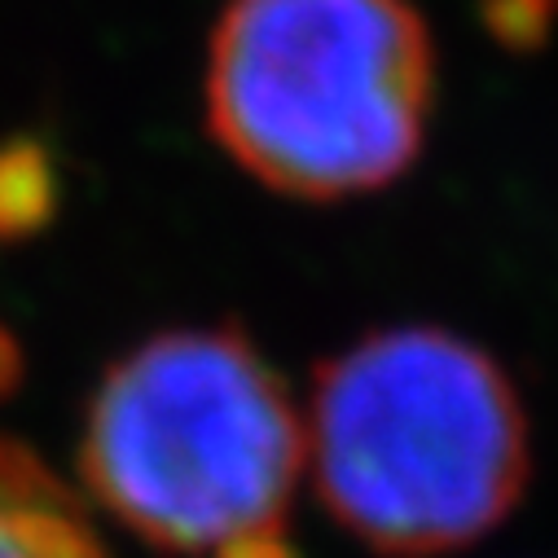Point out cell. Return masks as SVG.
I'll use <instances>...</instances> for the list:
<instances>
[{
    "mask_svg": "<svg viewBox=\"0 0 558 558\" xmlns=\"http://www.w3.org/2000/svg\"><path fill=\"white\" fill-rule=\"evenodd\" d=\"M80 484L163 558H300L304 409L238 322L172 326L101 374Z\"/></svg>",
    "mask_w": 558,
    "mask_h": 558,
    "instance_id": "6da1fadb",
    "label": "cell"
},
{
    "mask_svg": "<svg viewBox=\"0 0 558 558\" xmlns=\"http://www.w3.org/2000/svg\"><path fill=\"white\" fill-rule=\"evenodd\" d=\"M308 484L378 558H449L493 536L532 484L510 369L458 330L383 326L317 365Z\"/></svg>",
    "mask_w": 558,
    "mask_h": 558,
    "instance_id": "7a4b0ae2",
    "label": "cell"
},
{
    "mask_svg": "<svg viewBox=\"0 0 558 558\" xmlns=\"http://www.w3.org/2000/svg\"><path fill=\"white\" fill-rule=\"evenodd\" d=\"M203 101L216 146L264 190L343 203L423 155L436 45L413 0H229Z\"/></svg>",
    "mask_w": 558,
    "mask_h": 558,
    "instance_id": "3957f363",
    "label": "cell"
},
{
    "mask_svg": "<svg viewBox=\"0 0 558 558\" xmlns=\"http://www.w3.org/2000/svg\"><path fill=\"white\" fill-rule=\"evenodd\" d=\"M0 558H110L84 497L14 436H0Z\"/></svg>",
    "mask_w": 558,
    "mask_h": 558,
    "instance_id": "277c9868",
    "label": "cell"
},
{
    "mask_svg": "<svg viewBox=\"0 0 558 558\" xmlns=\"http://www.w3.org/2000/svg\"><path fill=\"white\" fill-rule=\"evenodd\" d=\"M53 155L32 136L0 142V242L36 238L58 211Z\"/></svg>",
    "mask_w": 558,
    "mask_h": 558,
    "instance_id": "5b68a950",
    "label": "cell"
},
{
    "mask_svg": "<svg viewBox=\"0 0 558 558\" xmlns=\"http://www.w3.org/2000/svg\"><path fill=\"white\" fill-rule=\"evenodd\" d=\"M23 374H27L23 343H19V335H14L5 322H0V400H10V396L19 391Z\"/></svg>",
    "mask_w": 558,
    "mask_h": 558,
    "instance_id": "8992f818",
    "label": "cell"
}]
</instances>
